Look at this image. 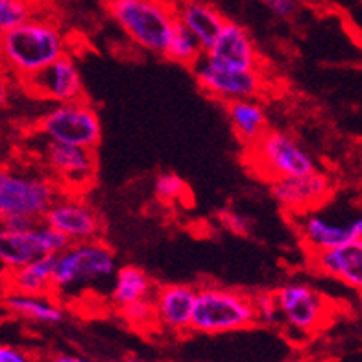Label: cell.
Segmentation results:
<instances>
[{"instance_id":"obj_1","label":"cell","mask_w":362,"mask_h":362,"mask_svg":"<svg viewBox=\"0 0 362 362\" xmlns=\"http://www.w3.org/2000/svg\"><path fill=\"white\" fill-rule=\"evenodd\" d=\"M67 56V41L56 24L32 17L0 35V63L24 80L59 57Z\"/></svg>"},{"instance_id":"obj_2","label":"cell","mask_w":362,"mask_h":362,"mask_svg":"<svg viewBox=\"0 0 362 362\" xmlns=\"http://www.w3.org/2000/svg\"><path fill=\"white\" fill-rule=\"evenodd\" d=\"M115 272V252L102 238L71 243L54 255L52 292L57 296H76L111 279Z\"/></svg>"},{"instance_id":"obj_3","label":"cell","mask_w":362,"mask_h":362,"mask_svg":"<svg viewBox=\"0 0 362 362\" xmlns=\"http://www.w3.org/2000/svg\"><path fill=\"white\" fill-rule=\"evenodd\" d=\"M105 8L137 47L165 56L177 21L174 4L167 0H105Z\"/></svg>"},{"instance_id":"obj_4","label":"cell","mask_w":362,"mask_h":362,"mask_svg":"<svg viewBox=\"0 0 362 362\" xmlns=\"http://www.w3.org/2000/svg\"><path fill=\"white\" fill-rule=\"evenodd\" d=\"M257 324L253 294L218 285L196 291L191 331L202 334L235 333Z\"/></svg>"},{"instance_id":"obj_5","label":"cell","mask_w":362,"mask_h":362,"mask_svg":"<svg viewBox=\"0 0 362 362\" xmlns=\"http://www.w3.org/2000/svg\"><path fill=\"white\" fill-rule=\"evenodd\" d=\"M248 148L250 167L267 181L294 177L318 170L315 158L292 135L268 129L267 134Z\"/></svg>"},{"instance_id":"obj_6","label":"cell","mask_w":362,"mask_h":362,"mask_svg":"<svg viewBox=\"0 0 362 362\" xmlns=\"http://www.w3.org/2000/svg\"><path fill=\"white\" fill-rule=\"evenodd\" d=\"M39 132L48 141L95 150L102 141V122L86 98L56 104L39 119Z\"/></svg>"},{"instance_id":"obj_7","label":"cell","mask_w":362,"mask_h":362,"mask_svg":"<svg viewBox=\"0 0 362 362\" xmlns=\"http://www.w3.org/2000/svg\"><path fill=\"white\" fill-rule=\"evenodd\" d=\"M57 196L59 187L52 177L0 168V222L13 216L43 220Z\"/></svg>"},{"instance_id":"obj_8","label":"cell","mask_w":362,"mask_h":362,"mask_svg":"<svg viewBox=\"0 0 362 362\" xmlns=\"http://www.w3.org/2000/svg\"><path fill=\"white\" fill-rule=\"evenodd\" d=\"M59 231L39 222L26 231H13L0 226V262L10 272L19 270L30 262L57 253L69 246Z\"/></svg>"},{"instance_id":"obj_9","label":"cell","mask_w":362,"mask_h":362,"mask_svg":"<svg viewBox=\"0 0 362 362\" xmlns=\"http://www.w3.org/2000/svg\"><path fill=\"white\" fill-rule=\"evenodd\" d=\"M192 72L196 83L205 95L220 102L257 98L264 89V80L259 71H237V69L222 67L205 57L196 63Z\"/></svg>"},{"instance_id":"obj_10","label":"cell","mask_w":362,"mask_h":362,"mask_svg":"<svg viewBox=\"0 0 362 362\" xmlns=\"http://www.w3.org/2000/svg\"><path fill=\"white\" fill-rule=\"evenodd\" d=\"M43 161L57 187H65L71 194L87 191L96 174L95 150L48 141L43 146Z\"/></svg>"},{"instance_id":"obj_11","label":"cell","mask_w":362,"mask_h":362,"mask_svg":"<svg viewBox=\"0 0 362 362\" xmlns=\"http://www.w3.org/2000/svg\"><path fill=\"white\" fill-rule=\"evenodd\" d=\"M281 322L298 333H315L324 327L329 316V303L324 294L305 283H288L274 292Z\"/></svg>"},{"instance_id":"obj_12","label":"cell","mask_w":362,"mask_h":362,"mask_svg":"<svg viewBox=\"0 0 362 362\" xmlns=\"http://www.w3.org/2000/svg\"><path fill=\"white\" fill-rule=\"evenodd\" d=\"M41 222L59 231L69 243L96 240L104 231L100 213L76 194L57 196Z\"/></svg>"},{"instance_id":"obj_13","label":"cell","mask_w":362,"mask_h":362,"mask_svg":"<svg viewBox=\"0 0 362 362\" xmlns=\"http://www.w3.org/2000/svg\"><path fill=\"white\" fill-rule=\"evenodd\" d=\"M333 180L325 172L315 170L294 177H281L270 183L272 198L283 211L301 216L324 207L333 196Z\"/></svg>"},{"instance_id":"obj_14","label":"cell","mask_w":362,"mask_h":362,"mask_svg":"<svg viewBox=\"0 0 362 362\" xmlns=\"http://www.w3.org/2000/svg\"><path fill=\"white\" fill-rule=\"evenodd\" d=\"M296 229L300 235L303 248L309 253L325 252L340 248L355 240H362V218L351 216L348 220H337L325 213L310 211L305 215L296 216Z\"/></svg>"},{"instance_id":"obj_15","label":"cell","mask_w":362,"mask_h":362,"mask_svg":"<svg viewBox=\"0 0 362 362\" xmlns=\"http://www.w3.org/2000/svg\"><path fill=\"white\" fill-rule=\"evenodd\" d=\"M21 81H23L26 93L39 100L67 104V102L86 98L81 72L76 62L69 54Z\"/></svg>"},{"instance_id":"obj_16","label":"cell","mask_w":362,"mask_h":362,"mask_svg":"<svg viewBox=\"0 0 362 362\" xmlns=\"http://www.w3.org/2000/svg\"><path fill=\"white\" fill-rule=\"evenodd\" d=\"M204 57L216 65L237 71H259L261 67L259 50L250 32L231 21L224 24L213 45L205 50Z\"/></svg>"},{"instance_id":"obj_17","label":"cell","mask_w":362,"mask_h":362,"mask_svg":"<svg viewBox=\"0 0 362 362\" xmlns=\"http://www.w3.org/2000/svg\"><path fill=\"white\" fill-rule=\"evenodd\" d=\"M196 291V286L183 283L158 286L152 294L156 325L177 334L191 331Z\"/></svg>"},{"instance_id":"obj_18","label":"cell","mask_w":362,"mask_h":362,"mask_svg":"<svg viewBox=\"0 0 362 362\" xmlns=\"http://www.w3.org/2000/svg\"><path fill=\"white\" fill-rule=\"evenodd\" d=\"M309 255L315 272L333 277L355 291L362 288V240Z\"/></svg>"},{"instance_id":"obj_19","label":"cell","mask_w":362,"mask_h":362,"mask_svg":"<svg viewBox=\"0 0 362 362\" xmlns=\"http://www.w3.org/2000/svg\"><path fill=\"white\" fill-rule=\"evenodd\" d=\"M174 13L177 23L183 24L200 41L204 50L213 45L220 30L228 23V19L215 6L204 0H180L174 4Z\"/></svg>"},{"instance_id":"obj_20","label":"cell","mask_w":362,"mask_h":362,"mask_svg":"<svg viewBox=\"0 0 362 362\" xmlns=\"http://www.w3.org/2000/svg\"><path fill=\"white\" fill-rule=\"evenodd\" d=\"M226 115L237 139L246 146L257 143L268 132L267 113L257 98L226 102Z\"/></svg>"},{"instance_id":"obj_21","label":"cell","mask_w":362,"mask_h":362,"mask_svg":"<svg viewBox=\"0 0 362 362\" xmlns=\"http://www.w3.org/2000/svg\"><path fill=\"white\" fill-rule=\"evenodd\" d=\"M2 303L11 315L19 316L35 324L56 325L65 320L63 307L50 298V294H19V292H8L2 296Z\"/></svg>"},{"instance_id":"obj_22","label":"cell","mask_w":362,"mask_h":362,"mask_svg":"<svg viewBox=\"0 0 362 362\" xmlns=\"http://www.w3.org/2000/svg\"><path fill=\"white\" fill-rule=\"evenodd\" d=\"M156 286L143 268L135 264H124L117 268L111 285V301L117 307H126L139 300L152 298Z\"/></svg>"},{"instance_id":"obj_23","label":"cell","mask_w":362,"mask_h":362,"mask_svg":"<svg viewBox=\"0 0 362 362\" xmlns=\"http://www.w3.org/2000/svg\"><path fill=\"white\" fill-rule=\"evenodd\" d=\"M54 255H47L10 274V291L19 294H52Z\"/></svg>"},{"instance_id":"obj_24","label":"cell","mask_w":362,"mask_h":362,"mask_svg":"<svg viewBox=\"0 0 362 362\" xmlns=\"http://www.w3.org/2000/svg\"><path fill=\"white\" fill-rule=\"evenodd\" d=\"M205 50L200 45V41L189 32L181 23L176 21V26L172 30L170 41L167 45L165 56L168 62H174L183 67L194 69L196 63L204 57Z\"/></svg>"},{"instance_id":"obj_25","label":"cell","mask_w":362,"mask_h":362,"mask_svg":"<svg viewBox=\"0 0 362 362\" xmlns=\"http://www.w3.org/2000/svg\"><path fill=\"white\" fill-rule=\"evenodd\" d=\"M34 15L35 8L24 0H0V35L32 19Z\"/></svg>"},{"instance_id":"obj_26","label":"cell","mask_w":362,"mask_h":362,"mask_svg":"<svg viewBox=\"0 0 362 362\" xmlns=\"http://www.w3.org/2000/svg\"><path fill=\"white\" fill-rule=\"evenodd\" d=\"M153 192L158 196V200L165 202V204H172V202L183 200L189 194V187H187L185 180L174 174V172H163L156 177Z\"/></svg>"},{"instance_id":"obj_27","label":"cell","mask_w":362,"mask_h":362,"mask_svg":"<svg viewBox=\"0 0 362 362\" xmlns=\"http://www.w3.org/2000/svg\"><path fill=\"white\" fill-rule=\"evenodd\" d=\"M120 315L135 329H148L156 325V316H153L152 298L139 300L135 303H129L126 307H120Z\"/></svg>"},{"instance_id":"obj_28","label":"cell","mask_w":362,"mask_h":362,"mask_svg":"<svg viewBox=\"0 0 362 362\" xmlns=\"http://www.w3.org/2000/svg\"><path fill=\"white\" fill-rule=\"evenodd\" d=\"M253 307H255V316L257 322L264 325L281 324V315L277 309V301L274 292H259L253 294Z\"/></svg>"},{"instance_id":"obj_29","label":"cell","mask_w":362,"mask_h":362,"mask_svg":"<svg viewBox=\"0 0 362 362\" xmlns=\"http://www.w3.org/2000/svg\"><path fill=\"white\" fill-rule=\"evenodd\" d=\"M220 220H222L224 228L229 229L231 233L240 235V237H246V235L252 233V222L244 215L231 213V211H222L220 213Z\"/></svg>"},{"instance_id":"obj_30","label":"cell","mask_w":362,"mask_h":362,"mask_svg":"<svg viewBox=\"0 0 362 362\" xmlns=\"http://www.w3.org/2000/svg\"><path fill=\"white\" fill-rule=\"evenodd\" d=\"M264 4L268 6V10L281 19H291L298 13L300 8V0H264Z\"/></svg>"},{"instance_id":"obj_31","label":"cell","mask_w":362,"mask_h":362,"mask_svg":"<svg viewBox=\"0 0 362 362\" xmlns=\"http://www.w3.org/2000/svg\"><path fill=\"white\" fill-rule=\"evenodd\" d=\"M41 220L28 218V216H13V218L2 220L0 226L6 229H13V231H26V229H32L39 224Z\"/></svg>"},{"instance_id":"obj_32","label":"cell","mask_w":362,"mask_h":362,"mask_svg":"<svg viewBox=\"0 0 362 362\" xmlns=\"http://www.w3.org/2000/svg\"><path fill=\"white\" fill-rule=\"evenodd\" d=\"M0 362H34L32 358L23 353L21 349L10 348V346H0Z\"/></svg>"},{"instance_id":"obj_33","label":"cell","mask_w":362,"mask_h":362,"mask_svg":"<svg viewBox=\"0 0 362 362\" xmlns=\"http://www.w3.org/2000/svg\"><path fill=\"white\" fill-rule=\"evenodd\" d=\"M10 80H8V76L4 74V71L0 69V111L4 110L6 105H8V102H10Z\"/></svg>"},{"instance_id":"obj_34","label":"cell","mask_w":362,"mask_h":362,"mask_svg":"<svg viewBox=\"0 0 362 362\" xmlns=\"http://www.w3.org/2000/svg\"><path fill=\"white\" fill-rule=\"evenodd\" d=\"M52 362H96V361L81 357V355H74V353H57V355H54Z\"/></svg>"},{"instance_id":"obj_35","label":"cell","mask_w":362,"mask_h":362,"mask_svg":"<svg viewBox=\"0 0 362 362\" xmlns=\"http://www.w3.org/2000/svg\"><path fill=\"white\" fill-rule=\"evenodd\" d=\"M24 2L32 6V8H35V10H37L39 6H43L45 2H47V0H24Z\"/></svg>"},{"instance_id":"obj_36","label":"cell","mask_w":362,"mask_h":362,"mask_svg":"<svg viewBox=\"0 0 362 362\" xmlns=\"http://www.w3.org/2000/svg\"><path fill=\"white\" fill-rule=\"evenodd\" d=\"M126 362H146V361H141V358H135V357H132V358H128V361Z\"/></svg>"}]
</instances>
